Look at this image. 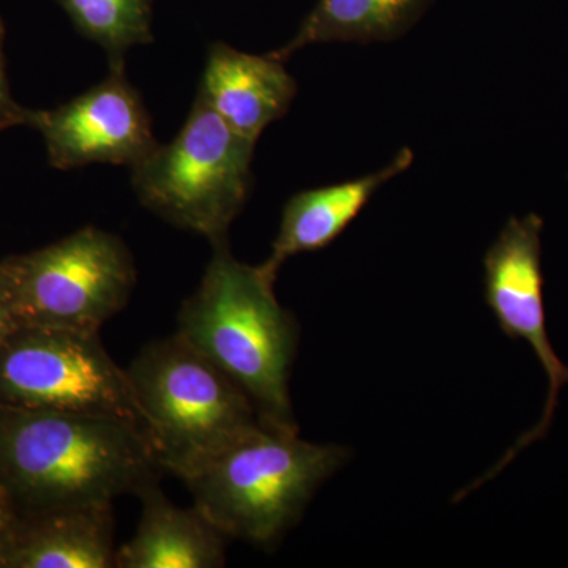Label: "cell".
<instances>
[{
  "label": "cell",
  "mask_w": 568,
  "mask_h": 568,
  "mask_svg": "<svg viewBox=\"0 0 568 568\" xmlns=\"http://www.w3.org/2000/svg\"><path fill=\"white\" fill-rule=\"evenodd\" d=\"M0 406L119 418L149 436L126 369L100 332L21 327L0 347Z\"/></svg>",
  "instance_id": "7"
},
{
  "label": "cell",
  "mask_w": 568,
  "mask_h": 568,
  "mask_svg": "<svg viewBox=\"0 0 568 568\" xmlns=\"http://www.w3.org/2000/svg\"><path fill=\"white\" fill-rule=\"evenodd\" d=\"M112 504L14 517L9 568L115 567Z\"/></svg>",
  "instance_id": "12"
},
{
  "label": "cell",
  "mask_w": 568,
  "mask_h": 568,
  "mask_svg": "<svg viewBox=\"0 0 568 568\" xmlns=\"http://www.w3.org/2000/svg\"><path fill=\"white\" fill-rule=\"evenodd\" d=\"M295 95L293 74L271 52L250 54L220 41L209 48L197 97L245 140L257 142Z\"/></svg>",
  "instance_id": "10"
},
{
  "label": "cell",
  "mask_w": 568,
  "mask_h": 568,
  "mask_svg": "<svg viewBox=\"0 0 568 568\" xmlns=\"http://www.w3.org/2000/svg\"><path fill=\"white\" fill-rule=\"evenodd\" d=\"M14 518L0 511V568H9Z\"/></svg>",
  "instance_id": "18"
},
{
  "label": "cell",
  "mask_w": 568,
  "mask_h": 568,
  "mask_svg": "<svg viewBox=\"0 0 568 568\" xmlns=\"http://www.w3.org/2000/svg\"><path fill=\"white\" fill-rule=\"evenodd\" d=\"M544 220L537 213L511 216L484 257L485 301L500 331L510 338H521L530 346L548 377L544 414L525 433L506 457L476 484L463 489L457 499L473 493L514 462L519 452L547 436L559 406V394L568 384V365L560 361L549 342L545 310V276L541 268Z\"/></svg>",
  "instance_id": "8"
},
{
  "label": "cell",
  "mask_w": 568,
  "mask_h": 568,
  "mask_svg": "<svg viewBox=\"0 0 568 568\" xmlns=\"http://www.w3.org/2000/svg\"><path fill=\"white\" fill-rule=\"evenodd\" d=\"M347 458L345 447L261 425L181 478L194 506L224 536L268 547Z\"/></svg>",
  "instance_id": "3"
},
{
  "label": "cell",
  "mask_w": 568,
  "mask_h": 568,
  "mask_svg": "<svg viewBox=\"0 0 568 568\" xmlns=\"http://www.w3.org/2000/svg\"><path fill=\"white\" fill-rule=\"evenodd\" d=\"M0 264L21 327L100 332L136 284L129 246L95 226Z\"/></svg>",
  "instance_id": "6"
},
{
  "label": "cell",
  "mask_w": 568,
  "mask_h": 568,
  "mask_svg": "<svg viewBox=\"0 0 568 568\" xmlns=\"http://www.w3.org/2000/svg\"><path fill=\"white\" fill-rule=\"evenodd\" d=\"M212 250L200 286L181 306L175 334L248 395L261 424L298 432L290 392L298 327L276 298V278L261 264L235 260L227 241Z\"/></svg>",
  "instance_id": "2"
},
{
  "label": "cell",
  "mask_w": 568,
  "mask_h": 568,
  "mask_svg": "<svg viewBox=\"0 0 568 568\" xmlns=\"http://www.w3.org/2000/svg\"><path fill=\"white\" fill-rule=\"evenodd\" d=\"M2 39V26H0V132L11 126L29 125L31 121V111L22 108L11 95L6 65H3Z\"/></svg>",
  "instance_id": "16"
},
{
  "label": "cell",
  "mask_w": 568,
  "mask_h": 568,
  "mask_svg": "<svg viewBox=\"0 0 568 568\" xmlns=\"http://www.w3.org/2000/svg\"><path fill=\"white\" fill-rule=\"evenodd\" d=\"M0 511L14 518L13 508H11L9 497H7L6 491H3L2 485H0Z\"/></svg>",
  "instance_id": "19"
},
{
  "label": "cell",
  "mask_w": 568,
  "mask_h": 568,
  "mask_svg": "<svg viewBox=\"0 0 568 568\" xmlns=\"http://www.w3.org/2000/svg\"><path fill=\"white\" fill-rule=\"evenodd\" d=\"M432 0H317L293 39L272 51L286 62L295 52L320 43L390 41L409 31Z\"/></svg>",
  "instance_id": "14"
},
{
  "label": "cell",
  "mask_w": 568,
  "mask_h": 568,
  "mask_svg": "<svg viewBox=\"0 0 568 568\" xmlns=\"http://www.w3.org/2000/svg\"><path fill=\"white\" fill-rule=\"evenodd\" d=\"M254 145L196 95L178 136L130 170L138 201L211 244L227 241L252 193Z\"/></svg>",
  "instance_id": "5"
},
{
  "label": "cell",
  "mask_w": 568,
  "mask_h": 568,
  "mask_svg": "<svg viewBox=\"0 0 568 568\" xmlns=\"http://www.w3.org/2000/svg\"><path fill=\"white\" fill-rule=\"evenodd\" d=\"M163 470L149 436L129 422L0 406V485L14 517L114 504L159 484Z\"/></svg>",
  "instance_id": "1"
},
{
  "label": "cell",
  "mask_w": 568,
  "mask_h": 568,
  "mask_svg": "<svg viewBox=\"0 0 568 568\" xmlns=\"http://www.w3.org/2000/svg\"><path fill=\"white\" fill-rule=\"evenodd\" d=\"M126 376L160 465L179 478L263 425L248 395L178 334L145 346Z\"/></svg>",
  "instance_id": "4"
},
{
  "label": "cell",
  "mask_w": 568,
  "mask_h": 568,
  "mask_svg": "<svg viewBox=\"0 0 568 568\" xmlns=\"http://www.w3.org/2000/svg\"><path fill=\"white\" fill-rule=\"evenodd\" d=\"M78 31L102 47L110 61L153 41V0H59Z\"/></svg>",
  "instance_id": "15"
},
{
  "label": "cell",
  "mask_w": 568,
  "mask_h": 568,
  "mask_svg": "<svg viewBox=\"0 0 568 568\" xmlns=\"http://www.w3.org/2000/svg\"><path fill=\"white\" fill-rule=\"evenodd\" d=\"M20 328L21 325L18 323L17 315H14L13 306H11L2 264H0V347L6 345Z\"/></svg>",
  "instance_id": "17"
},
{
  "label": "cell",
  "mask_w": 568,
  "mask_h": 568,
  "mask_svg": "<svg viewBox=\"0 0 568 568\" xmlns=\"http://www.w3.org/2000/svg\"><path fill=\"white\" fill-rule=\"evenodd\" d=\"M29 125L43 136L55 170L115 164L132 170L159 145L140 92L125 73V59L110 61L102 82L70 102L31 111Z\"/></svg>",
  "instance_id": "9"
},
{
  "label": "cell",
  "mask_w": 568,
  "mask_h": 568,
  "mask_svg": "<svg viewBox=\"0 0 568 568\" xmlns=\"http://www.w3.org/2000/svg\"><path fill=\"white\" fill-rule=\"evenodd\" d=\"M413 162L414 152L405 148L375 173L294 194L284 205L271 254L261 267L276 278L290 257L320 252L334 244L373 196L386 183L409 170Z\"/></svg>",
  "instance_id": "11"
},
{
  "label": "cell",
  "mask_w": 568,
  "mask_h": 568,
  "mask_svg": "<svg viewBox=\"0 0 568 568\" xmlns=\"http://www.w3.org/2000/svg\"><path fill=\"white\" fill-rule=\"evenodd\" d=\"M141 518L134 536L115 551L118 568H219L226 566L222 530L196 506H175L151 485L138 495Z\"/></svg>",
  "instance_id": "13"
}]
</instances>
